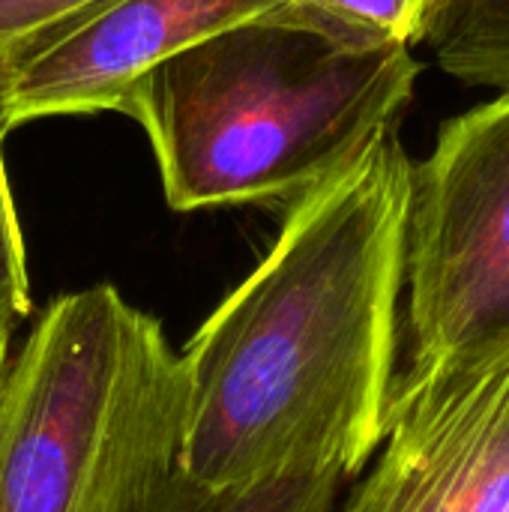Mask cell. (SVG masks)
<instances>
[{"instance_id":"6da1fadb","label":"cell","mask_w":509,"mask_h":512,"mask_svg":"<svg viewBox=\"0 0 509 512\" xmlns=\"http://www.w3.org/2000/svg\"><path fill=\"white\" fill-rule=\"evenodd\" d=\"M414 162L399 126L285 210L276 243L180 351L183 474L357 480L399 372Z\"/></svg>"},{"instance_id":"7a4b0ae2","label":"cell","mask_w":509,"mask_h":512,"mask_svg":"<svg viewBox=\"0 0 509 512\" xmlns=\"http://www.w3.org/2000/svg\"><path fill=\"white\" fill-rule=\"evenodd\" d=\"M420 63L279 6L144 75L120 114L156 156L168 207H291L381 129L399 126Z\"/></svg>"},{"instance_id":"3957f363","label":"cell","mask_w":509,"mask_h":512,"mask_svg":"<svg viewBox=\"0 0 509 512\" xmlns=\"http://www.w3.org/2000/svg\"><path fill=\"white\" fill-rule=\"evenodd\" d=\"M186 378L114 285L57 297L0 381V512H147L183 471Z\"/></svg>"},{"instance_id":"277c9868","label":"cell","mask_w":509,"mask_h":512,"mask_svg":"<svg viewBox=\"0 0 509 512\" xmlns=\"http://www.w3.org/2000/svg\"><path fill=\"white\" fill-rule=\"evenodd\" d=\"M509 348V93L441 123L414 162L396 381Z\"/></svg>"},{"instance_id":"5b68a950","label":"cell","mask_w":509,"mask_h":512,"mask_svg":"<svg viewBox=\"0 0 509 512\" xmlns=\"http://www.w3.org/2000/svg\"><path fill=\"white\" fill-rule=\"evenodd\" d=\"M357 480L336 512H509V348L396 381Z\"/></svg>"},{"instance_id":"8992f818","label":"cell","mask_w":509,"mask_h":512,"mask_svg":"<svg viewBox=\"0 0 509 512\" xmlns=\"http://www.w3.org/2000/svg\"><path fill=\"white\" fill-rule=\"evenodd\" d=\"M288 0H108L0 66L3 135L45 117L120 111L174 54Z\"/></svg>"},{"instance_id":"52a82bcc","label":"cell","mask_w":509,"mask_h":512,"mask_svg":"<svg viewBox=\"0 0 509 512\" xmlns=\"http://www.w3.org/2000/svg\"><path fill=\"white\" fill-rule=\"evenodd\" d=\"M417 45L462 84L509 93V0H432Z\"/></svg>"},{"instance_id":"ba28073f","label":"cell","mask_w":509,"mask_h":512,"mask_svg":"<svg viewBox=\"0 0 509 512\" xmlns=\"http://www.w3.org/2000/svg\"><path fill=\"white\" fill-rule=\"evenodd\" d=\"M342 489L345 483L327 477L216 489L180 471L147 512H336Z\"/></svg>"},{"instance_id":"9c48e42d","label":"cell","mask_w":509,"mask_h":512,"mask_svg":"<svg viewBox=\"0 0 509 512\" xmlns=\"http://www.w3.org/2000/svg\"><path fill=\"white\" fill-rule=\"evenodd\" d=\"M288 6L354 39L414 48L432 0H288Z\"/></svg>"},{"instance_id":"30bf717a","label":"cell","mask_w":509,"mask_h":512,"mask_svg":"<svg viewBox=\"0 0 509 512\" xmlns=\"http://www.w3.org/2000/svg\"><path fill=\"white\" fill-rule=\"evenodd\" d=\"M108 0H0V66Z\"/></svg>"},{"instance_id":"8fae6325","label":"cell","mask_w":509,"mask_h":512,"mask_svg":"<svg viewBox=\"0 0 509 512\" xmlns=\"http://www.w3.org/2000/svg\"><path fill=\"white\" fill-rule=\"evenodd\" d=\"M30 276H27V252L24 237L6 177L3 162V129H0V324L12 333L24 318H30Z\"/></svg>"},{"instance_id":"7c38bea8","label":"cell","mask_w":509,"mask_h":512,"mask_svg":"<svg viewBox=\"0 0 509 512\" xmlns=\"http://www.w3.org/2000/svg\"><path fill=\"white\" fill-rule=\"evenodd\" d=\"M9 330L0 324V381H3V372H6V363H9Z\"/></svg>"}]
</instances>
